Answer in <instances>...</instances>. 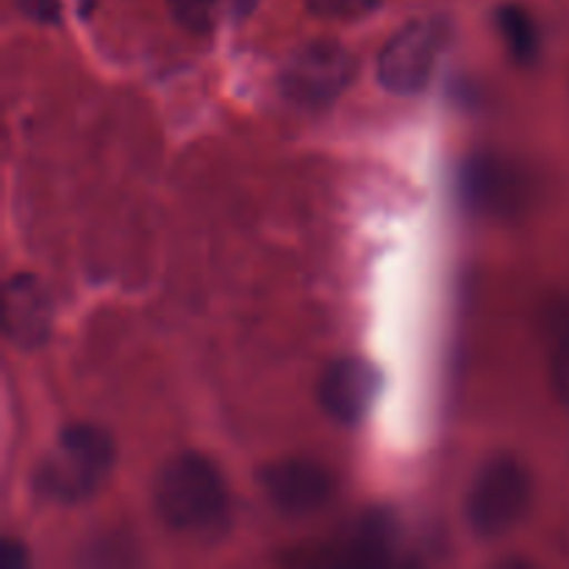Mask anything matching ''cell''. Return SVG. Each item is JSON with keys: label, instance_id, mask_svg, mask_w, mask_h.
Returning <instances> with one entry per match:
<instances>
[{"label": "cell", "instance_id": "cell-1", "mask_svg": "<svg viewBox=\"0 0 569 569\" xmlns=\"http://www.w3.org/2000/svg\"><path fill=\"white\" fill-rule=\"evenodd\" d=\"M153 509L176 537L214 542L231 522V492L214 461L178 453L156 472Z\"/></svg>", "mask_w": 569, "mask_h": 569}, {"label": "cell", "instance_id": "cell-2", "mask_svg": "<svg viewBox=\"0 0 569 569\" xmlns=\"http://www.w3.org/2000/svg\"><path fill=\"white\" fill-rule=\"evenodd\" d=\"M114 439L106 428L76 422L64 428L37 470V489L44 500L76 506L94 498L114 470Z\"/></svg>", "mask_w": 569, "mask_h": 569}, {"label": "cell", "instance_id": "cell-3", "mask_svg": "<svg viewBox=\"0 0 569 569\" xmlns=\"http://www.w3.org/2000/svg\"><path fill=\"white\" fill-rule=\"evenodd\" d=\"M533 483L515 456H495L467 489L465 515L481 539H500L515 531L531 509Z\"/></svg>", "mask_w": 569, "mask_h": 569}, {"label": "cell", "instance_id": "cell-4", "mask_svg": "<svg viewBox=\"0 0 569 569\" xmlns=\"http://www.w3.org/2000/svg\"><path fill=\"white\" fill-rule=\"evenodd\" d=\"M356 70L359 61L353 50L333 39H315L289 56L278 83L283 98L292 100L295 106L322 109L342 98L345 89L353 83Z\"/></svg>", "mask_w": 569, "mask_h": 569}, {"label": "cell", "instance_id": "cell-5", "mask_svg": "<svg viewBox=\"0 0 569 569\" xmlns=\"http://www.w3.org/2000/svg\"><path fill=\"white\" fill-rule=\"evenodd\" d=\"M445 22L437 17L411 20L383 44L378 56V81L392 94H415L428 87L445 48Z\"/></svg>", "mask_w": 569, "mask_h": 569}, {"label": "cell", "instance_id": "cell-6", "mask_svg": "<svg viewBox=\"0 0 569 569\" xmlns=\"http://www.w3.org/2000/svg\"><path fill=\"white\" fill-rule=\"evenodd\" d=\"M259 489L283 517H311L331 503L337 481L320 461L281 459L259 472Z\"/></svg>", "mask_w": 569, "mask_h": 569}, {"label": "cell", "instance_id": "cell-7", "mask_svg": "<svg viewBox=\"0 0 569 569\" xmlns=\"http://www.w3.org/2000/svg\"><path fill=\"white\" fill-rule=\"evenodd\" d=\"M378 398V370L365 359H337L320 381V403L342 426H356Z\"/></svg>", "mask_w": 569, "mask_h": 569}, {"label": "cell", "instance_id": "cell-8", "mask_svg": "<svg viewBox=\"0 0 569 569\" xmlns=\"http://www.w3.org/2000/svg\"><path fill=\"white\" fill-rule=\"evenodd\" d=\"M6 337L17 348H39L50 333V300L33 276H14L3 292Z\"/></svg>", "mask_w": 569, "mask_h": 569}, {"label": "cell", "instance_id": "cell-9", "mask_svg": "<svg viewBox=\"0 0 569 569\" xmlns=\"http://www.w3.org/2000/svg\"><path fill=\"white\" fill-rule=\"evenodd\" d=\"M172 20L192 33H214L248 20L259 0H167Z\"/></svg>", "mask_w": 569, "mask_h": 569}, {"label": "cell", "instance_id": "cell-10", "mask_svg": "<svg viewBox=\"0 0 569 569\" xmlns=\"http://www.w3.org/2000/svg\"><path fill=\"white\" fill-rule=\"evenodd\" d=\"M472 203L489 211H511L522 198V183L511 167L487 159L470 167V183H467Z\"/></svg>", "mask_w": 569, "mask_h": 569}, {"label": "cell", "instance_id": "cell-11", "mask_svg": "<svg viewBox=\"0 0 569 569\" xmlns=\"http://www.w3.org/2000/svg\"><path fill=\"white\" fill-rule=\"evenodd\" d=\"M498 31L517 61L528 64L539 56V31L533 17L522 6L506 3L498 9Z\"/></svg>", "mask_w": 569, "mask_h": 569}, {"label": "cell", "instance_id": "cell-12", "mask_svg": "<svg viewBox=\"0 0 569 569\" xmlns=\"http://www.w3.org/2000/svg\"><path fill=\"white\" fill-rule=\"evenodd\" d=\"M306 9L311 14L322 17V20H359L376 11L383 0H303Z\"/></svg>", "mask_w": 569, "mask_h": 569}, {"label": "cell", "instance_id": "cell-13", "mask_svg": "<svg viewBox=\"0 0 569 569\" xmlns=\"http://www.w3.org/2000/svg\"><path fill=\"white\" fill-rule=\"evenodd\" d=\"M17 9L33 22H59L61 20V11H64V0H14Z\"/></svg>", "mask_w": 569, "mask_h": 569}, {"label": "cell", "instance_id": "cell-14", "mask_svg": "<svg viewBox=\"0 0 569 569\" xmlns=\"http://www.w3.org/2000/svg\"><path fill=\"white\" fill-rule=\"evenodd\" d=\"M556 381H559V389L569 398V320L561 328L559 342H556Z\"/></svg>", "mask_w": 569, "mask_h": 569}, {"label": "cell", "instance_id": "cell-15", "mask_svg": "<svg viewBox=\"0 0 569 569\" xmlns=\"http://www.w3.org/2000/svg\"><path fill=\"white\" fill-rule=\"evenodd\" d=\"M26 548L17 542H0V569H26Z\"/></svg>", "mask_w": 569, "mask_h": 569}, {"label": "cell", "instance_id": "cell-16", "mask_svg": "<svg viewBox=\"0 0 569 569\" xmlns=\"http://www.w3.org/2000/svg\"><path fill=\"white\" fill-rule=\"evenodd\" d=\"M94 6H98V0H76V9H78V14H81V17L92 14Z\"/></svg>", "mask_w": 569, "mask_h": 569}]
</instances>
